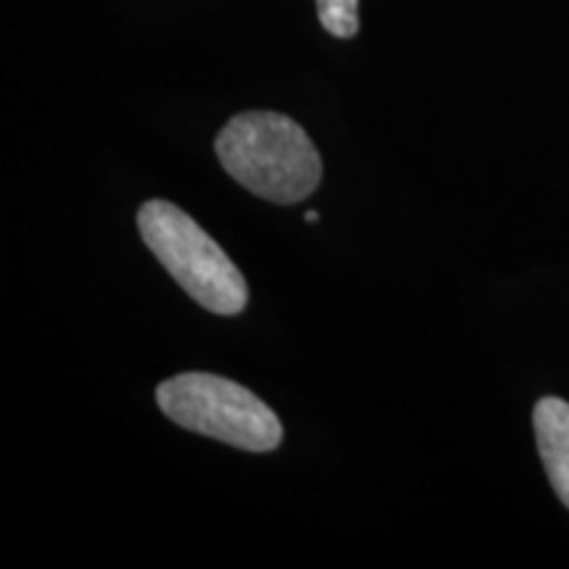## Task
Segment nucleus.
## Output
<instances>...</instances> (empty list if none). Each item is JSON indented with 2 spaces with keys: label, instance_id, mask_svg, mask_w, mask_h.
Returning a JSON list of instances; mask_svg holds the SVG:
<instances>
[{
  "label": "nucleus",
  "instance_id": "obj_1",
  "mask_svg": "<svg viewBox=\"0 0 569 569\" xmlns=\"http://www.w3.org/2000/svg\"><path fill=\"white\" fill-rule=\"evenodd\" d=\"M213 151L234 182L272 203H301L322 180L317 146L301 124L277 111L232 117L219 130Z\"/></svg>",
  "mask_w": 569,
  "mask_h": 569
},
{
  "label": "nucleus",
  "instance_id": "obj_2",
  "mask_svg": "<svg viewBox=\"0 0 569 569\" xmlns=\"http://www.w3.org/2000/svg\"><path fill=\"white\" fill-rule=\"evenodd\" d=\"M138 227L163 269L206 311L234 317L246 309V277L232 264L222 246L180 206L159 198L148 201L138 211Z\"/></svg>",
  "mask_w": 569,
  "mask_h": 569
},
{
  "label": "nucleus",
  "instance_id": "obj_3",
  "mask_svg": "<svg viewBox=\"0 0 569 569\" xmlns=\"http://www.w3.org/2000/svg\"><path fill=\"white\" fill-rule=\"evenodd\" d=\"M159 409L198 436L222 440L243 451H274L282 425L261 398L240 382L209 372H184L156 388Z\"/></svg>",
  "mask_w": 569,
  "mask_h": 569
},
{
  "label": "nucleus",
  "instance_id": "obj_4",
  "mask_svg": "<svg viewBox=\"0 0 569 569\" xmlns=\"http://www.w3.org/2000/svg\"><path fill=\"white\" fill-rule=\"evenodd\" d=\"M540 459L561 503L569 509V403L561 398H540L532 411Z\"/></svg>",
  "mask_w": 569,
  "mask_h": 569
},
{
  "label": "nucleus",
  "instance_id": "obj_5",
  "mask_svg": "<svg viewBox=\"0 0 569 569\" xmlns=\"http://www.w3.org/2000/svg\"><path fill=\"white\" fill-rule=\"evenodd\" d=\"M322 27L340 40H351L359 32V0H317Z\"/></svg>",
  "mask_w": 569,
  "mask_h": 569
},
{
  "label": "nucleus",
  "instance_id": "obj_6",
  "mask_svg": "<svg viewBox=\"0 0 569 569\" xmlns=\"http://www.w3.org/2000/svg\"><path fill=\"white\" fill-rule=\"evenodd\" d=\"M306 219H309V222H311V224H315V222H317V219H319V213H317V211H309V213H306Z\"/></svg>",
  "mask_w": 569,
  "mask_h": 569
}]
</instances>
